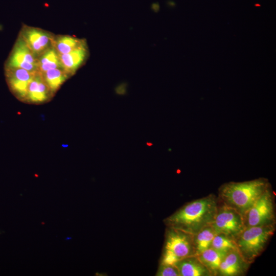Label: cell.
Masks as SVG:
<instances>
[{
	"label": "cell",
	"mask_w": 276,
	"mask_h": 276,
	"mask_svg": "<svg viewBox=\"0 0 276 276\" xmlns=\"http://www.w3.org/2000/svg\"><path fill=\"white\" fill-rule=\"evenodd\" d=\"M174 265L178 269L180 276H212L197 256L184 258Z\"/></svg>",
	"instance_id": "obj_11"
},
{
	"label": "cell",
	"mask_w": 276,
	"mask_h": 276,
	"mask_svg": "<svg viewBox=\"0 0 276 276\" xmlns=\"http://www.w3.org/2000/svg\"><path fill=\"white\" fill-rule=\"evenodd\" d=\"M6 68H22L38 72V57L20 37L17 39L6 61Z\"/></svg>",
	"instance_id": "obj_7"
},
{
	"label": "cell",
	"mask_w": 276,
	"mask_h": 276,
	"mask_svg": "<svg viewBox=\"0 0 276 276\" xmlns=\"http://www.w3.org/2000/svg\"><path fill=\"white\" fill-rule=\"evenodd\" d=\"M211 247L225 253L238 250L235 239L222 234L215 235Z\"/></svg>",
	"instance_id": "obj_19"
},
{
	"label": "cell",
	"mask_w": 276,
	"mask_h": 276,
	"mask_svg": "<svg viewBox=\"0 0 276 276\" xmlns=\"http://www.w3.org/2000/svg\"><path fill=\"white\" fill-rule=\"evenodd\" d=\"M59 55L63 70L71 75L86 59L88 50L85 44L68 53Z\"/></svg>",
	"instance_id": "obj_12"
},
{
	"label": "cell",
	"mask_w": 276,
	"mask_h": 276,
	"mask_svg": "<svg viewBox=\"0 0 276 276\" xmlns=\"http://www.w3.org/2000/svg\"><path fill=\"white\" fill-rule=\"evenodd\" d=\"M217 233L211 226H207L193 235L196 255L211 247L213 239Z\"/></svg>",
	"instance_id": "obj_17"
},
{
	"label": "cell",
	"mask_w": 276,
	"mask_h": 276,
	"mask_svg": "<svg viewBox=\"0 0 276 276\" xmlns=\"http://www.w3.org/2000/svg\"><path fill=\"white\" fill-rule=\"evenodd\" d=\"M218 205L216 197L211 194L186 204L165 219L164 222L168 227L193 235L211 225Z\"/></svg>",
	"instance_id": "obj_1"
},
{
	"label": "cell",
	"mask_w": 276,
	"mask_h": 276,
	"mask_svg": "<svg viewBox=\"0 0 276 276\" xmlns=\"http://www.w3.org/2000/svg\"><path fill=\"white\" fill-rule=\"evenodd\" d=\"M85 44L83 39L70 35H59L54 36L52 47L59 54H64Z\"/></svg>",
	"instance_id": "obj_15"
},
{
	"label": "cell",
	"mask_w": 276,
	"mask_h": 276,
	"mask_svg": "<svg viewBox=\"0 0 276 276\" xmlns=\"http://www.w3.org/2000/svg\"><path fill=\"white\" fill-rule=\"evenodd\" d=\"M156 275L180 276L178 269L175 265L160 264Z\"/></svg>",
	"instance_id": "obj_20"
},
{
	"label": "cell",
	"mask_w": 276,
	"mask_h": 276,
	"mask_svg": "<svg viewBox=\"0 0 276 276\" xmlns=\"http://www.w3.org/2000/svg\"><path fill=\"white\" fill-rule=\"evenodd\" d=\"M226 254L210 247L197 256L212 275H217L220 264Z\"/></svg>",
	"instance_id": "obj_14"
},
{
	"label": "cell",
	"mask_w": 276,
	"mask_h": 276,
	"mask_svg": "<svg viewBox=\"0 0 276 276\" xmlns=\"http://www.w3.org/2000/svg\"><path fill=\"white\" fill-rule=\"evenodd\" d=\"M54 36L46 31L27 26L22 27L19 36L38 58L52 47Z\"/></svg>",
	"instance_id": "obj_8"
},
{
	"label": "cell",
	"mask_w": 276,
	"mask_h": 276,
	"mask_svg": "<svg viewBox=\"0 0 276 276\" xmlns=\"http://www.w3.org/2000/svg\"><path fill=\"white\" fill-rule=\"evenodd\" d=\"M211 226L217 234H222L234 239L246 227L244 216L223 203L222 205H218Z\"/></svg>",
	"instance_id": "obj_5"
},
{
	"label": "cell",
	"mask_w": 276,
	"mask_h": 276,
	"mask_svg": "<svg viewBox=\"0 0 276 276\" xmlns=\"http://www.w3.org/2000/svg\"><path fill=\"white\" fill-rule=\"evenodd\" d=\"M274 231L275 223L247 226L235 239L238 250L247 261L252 262L265 249Z\"/></svg>",
	"instance_id": "obj_3"
},
{
	"label": "cell",
	"mask_w": 276,
	"mask_h": 276,
	"mask_svg": "<svg viewBox=\"0 0 276 276\" xmlns=\"http://www.w3.org/2000/svg\"><path fill=\"white\" fill-rule=\"evenodd\" d=\"M6 72L11 89L19 99L26 100L29 86L37 72L22 68H6Z\"/></svg>",
	"instance_id": "obj_9"
},
{
	"label": "cell",
	"mask_w": 276,
	"mask_h": 276,
	"mask_svg": "<svg viewBox=\"0 0 276 276\" xmlns=\"http://www.w3.org/2000/svg\"><path fill=\"white\" fill-rule=\"evenodd\" d=\"M38 59L39 72L41 74L51 69L63 68L59 53L53 47L40 55Z\"/></svg>",
	"instance_id": "obj_16"
},
{
	"label": "cell",
	"mask_w": 276,
	"mask_h": 276,
	"mask_svg": "<svg viewBox=\"0 0 276 276\" xmlns=\"http://www.w3.org/2000/svg\"><path fill=\"white\" fill-rule=\"evenodd\" d=\"M250 263L247 261L238 250L227 252L221 262L217 275L238 276L244 274Z\"/></svg>",
	"instance_id": "obj_10"
},
{
	"label": "cell",
	"mask_w": 276,
	"mask_h": 276,
	"mask_svg": "<svg viewBox=\"0 0 276 276\" xmlns=\"http://www.w3.org/2000/svg\"><path fill=\"white\" fill-rule=\"evenodd\" d=\"M42 75L51 93L58 90L69 76L62 68L49 70Z\"/></svg>",
	"instance_id": "obj_18"
},
{
	"label": "cell",
	"mask_w": 276,
	"mask_h": 276,
	"mask_svg": "<svg viewBox=\"0 0 276 276\" xmlns=\"http://www.w3.org/2000/svg\"><path fill=\"white\" fill-rule=\"evenodd\" d=\"M50 94L42 74L38 72L29 86L26 100L33 103L43 102L48 99Z\"/></svg>",
	"instance_id": "obj_13"
},
{
	"label": "cell",
	"mask_w": 276,
	"mask_h": 276,
	"mask_svg": "<svg viewBox=\"0 0 276 276\" xmlns=\"http://www.w3.org/2000/svg\"><path fill=\"white\" fill-rule=\"evenodd\" d=\"M274 206L270 187L258 198L245 215L246 227L275 223Z\"/></svg>",
	"instance_id": "obj_6"
},
{
	"label": "cell",
	"mask_w": 276,
	"mask_h": 276,
	"mask_svg": "<svg viewBox=\"0 0 276 276\" xmlns=\"http://www.w3.org/2000/svg\"><path fill=\"white\" fill-rule=\"evenodd\" d=\"M2 234L1 232H0V234Z\"/></svg>",
	"instance_id": "obj_21"
},
{
	"label": "cell",
	"mask_w": 276,
	"mask_h": 276,
	"mask_svg": "<svg viewBox=\"0 0 276 276\" xmlns=\"http://www.w3.org/2000/svg\"><path fill=\"white\" fill-rule=\"evenodd\" d=\"M192 256H196L193 235L168 227L160 264L174 265L179 261Z\"/></svg>",
	"instance_id": "obj_4"
},
{
	"label": "cell",
	"mask_w": 276,
	"mask_h": 276,
	"mask_svg": "<svg viewBox=\"0 0 276 276\" xmlns=\"http://www.w3.org/2000/svg\"><path fill=\"white\" fill-rule=\"evenodd\" d=\"M270 184L267 179L259 178L242 182H229L219 189V196L223 203L237 210L244 216Z\"/></svg>",
	"instance_id": "obj_2"
}]
</instances>
